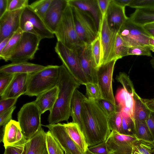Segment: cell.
Masks as SVG:
<instances>
[{
  "label": "cell",
  "instance_id": "cell-31",
  "mask_svg": "<svg viewBox=\"0 0 154 154\" xmlns=\"http://www.w3.org/2000/svg\"><path fill=\"white\" fill-rule=\"evenodd\" d=\"M134 136L138 140L154 143L153 137L145 121H135Z\"/></svg>",
  "mask_w": 154,
  "mask_h": 154
},
{
  "label": "cell",
  "instance_id": "cell-33",
  "mask_svg": "<svg viewBox=\"0 0 154 154\" xmlns=\"http://www.w3.org/2000/svg\"><path fill=\"white\" fill-rule=\"evenodd\" d=\"M154 143L138 140L133 145L131 154H152Z\"/></svg>",
  "mask_w": 154,
  "mask_h": 154
},
{
  "label": "cell",
  "instance_id": "cell-56",
  "mask_svg": "<svg viewBox=\"0 0 154 154\" xmlns=\"http://www.w3.org/2000/svg\"><path fill=\"white\" fill-rule=\"evenodd\" d=\"M11 36L6 38L0 42V52L5 46Z\"/></svg>",
  "mask_w": 154,
  "mask_h": 154
},
{
  "label": "cell",
  "instance_id": "cell-42",
  "mask_svg": "<svg viewBox=\"0 0 154 154\" xmlns=\"http://www.w3.org/2000/svg\"><path fill=\"white\" fill-rule=\"evenodd\" d=\"M27 142L17 143L5 147L3 154H26Z\"/></svg>",
  "mask_w": 154,
  "mask_h": 154
},
{
  "label": "cell",
  "instance_id": "cell-34",
  "mask_svg": "<svg viewBox=\"0 0 154 154\" xmlns=\"http://www.w3.org/2000/svg\"><path fill=\"white\" fill-rule=\"evenodd\" d=\"M122 126L120 134L134 136L135 122L133 117L123 113H122Z\"/></svg>",
  "mask_w": 154,
  "mask_h": 154
},
{
  "label": "cell",
  "instance_id": "cell-54",
  "mask_svg": "<svg viewBox=\"0 0 154 154\" xmlns=\"http://www.w3.org/2000/svg\"><path fill=\"white\" fill-rule=\"evenodd\" d=\"M148 107L152 111H154V98L151 99H143Z\"/></svg>",
  "mask_w": 154,
  "mask_h": 154
},
{
  "label": "cell",
  "instance_id": "cell-24",
  "mask_svg": "<svg viewBox=\"0 0 154 154\" xmlns=\"http://www.w3.org/2000/svg\"><path fill=\"white\" fill-rule=\"evenodd\" d=\"M63 124L70 138L82 152L86 153L88 146L85 135L79 125L72 122Z\"/></svg>",
  "mask_w": 154,
  "mask_h": 154
},
{
  "label": "cell",
  "instance_id": "cell-10",
  "mask_svg": "<svg viewBox=\"0 0 154 154\" xmlns=\"http://www.w3.org/2000/svg\"><path fill=\"white\" fill-rule=\"evenodd\" d=\"M42 39L35 34L23 32L20 42L9 61L11 63L27 62L33 59Z\"/></svg>",
  "mask_w": 154,
  "mask_h": 154
},
{
  "label": "cell",
  "instance_id": "cell-18",
  "mask_svg": "<svg viewBox=\"0 0 154 154\" xmlns=\"http://www.w3.org/2000/svg\"><path fill=\"white\" fill-rule=\"evenodd\" d=\"M125 8L115 0H111L105 17L107 24L112 30L118 32L128 18L125 14Z\"/></svg>",
  "mask_w": 154,
  "mask_h": 154
},
{
  "label": "cell",
  "instance_id": "cell-38",
  "mask_svg": "<svg viewBox=\"0 0 154 154\" xmlns=\"http://www.w3.org/2000/svg\"><path fill=\"white\" fill-rule=\"evenodd\" d=\"M108 118L110 130L115 131L120 133L122 122V115L121 111L118 108L117 111L115 113Z\"/></svg>",
  "mask_w": 154,
  "mask_h": 154
},
{
  "label": "cell",
  "instance_id": "cell-36",
  "mask_svg": "<svg viewBox=\"0 0 154 154\" xmlns=\"http://www.w3.org/2000/svg\"><path fill=\"white\" fill-rule=\"evenodd\" d=\"M52 0H39L35 1L30 5L29 7L32 10L43 20L45 14Z\"/></svg>",
  "mask_w": 154,
  "mask_h": 154
},
{
  "label": "cell",
  "instance_id": "cell-47",
  "mask_svg": "<svg viewBox=\"0 0 154 154\" xmlns=\"http://www.w3.org/2000/svg\"><path fill=\"white\" fill-rule=\"evenodd\" d=\"M15 74H1L0 75V95L3 93L8 86Z\"/></svg>",
  "mask_w": 154,
  "mask_h": 154
},
{
  "label": "cell",
  "instance_id": "cell-6",
  "mask_svg": "<svg viewBox=\"0 0 154 154\" xmlns=\"http://www.w3.org/2000/svg\"><path fill=\"white\" fill-rule=\"evenodd\" d=\"M75 29L82 44H91L99 35L95 21L89 13L72 7Z\"/></svg>",
  "mask_w": 154,
  "mask_h": 154
},
{
  "label": "cell",
  "instance_id": "cell-50",
  "mask_svg": "<svg viewBox=\"0 0 154 154\" xmlns=\"http://www.w3.org/2000/svg\"><path fill=\"white\" fill-rule=\"evenodd\" d=\"M102 19L105 17L111 0H97Z\"/></svg>",
  "mask_w": 154,
  "mask_h": 154
},
{
  "label": "cell",
  "instance_id": "cell-5",
  "mask_svg": "<svg viewBox=\"0 0 154 154\" xmlns=\"http://www.w3.org/2000/svg\"><path fill=\"white\" fill-rule=\"evenodd\" d=\"M41 112L35 101L24 104L17 113L22 132L28 140L42 128Z\"/></svg>",
  "mask_w": 154,
  "mask_h": 154
},
{
  "label": "cell",
  "instance_id": "cell-52",
  "mask_svg": "<svg viewBox=\"0 0 154 154\" xmlns=\"http://www.w3.org/2000/svg\"><path fill=\"white\" fill-rule=\"evenodd\" d=\"M142 26L150 36L154 38V22L147 23Z\"/></svg>",
  "mask_w": 154,
  "mask_h": 154
},
{
  "label": "cell",
  "instance_id": "cell-44",
  "mask_svg": "<svg viewBox=\"0 0 154 154\" xmlns=\"http://www.w3.org/2000/svg\"><path fill=\"white\" fill-rule=\"evenodd\" d=\"M86 154H109L105 141L88 147Z\"/></svg>",
  "mask_w": 154,
  "mask_h": 154
},
{
  "label": "cell",
  "instance_id": "cell-26",
  "mask_svg": "<svg viewBox=\"0 0 154 154\" xmlns=\"http://www.w3.org/2000/svg\"><path fill=\"white\" fill-rule=\"evenodd\" d=\"M87 98L77 89L74 92L71 103L70 116L72 122L77 124L82 132L81 112L83 102Z\"/></svg>",
  "mask_w": 154,
  "mask_h": 154
},
{
  "label": "cell",
  "instance_id": "cell-45",
  "mask_svg": "<svg viewBox=\"0 0 154 154\" xmlns=\"http://www.w3.org/2000/svg\"><path fill=\"white\" fill-rule=\"evenodd\" d=\"M28 0H8L7 11H12L23 9L28 6Z\"/></svg>",
  "mask_w": 154,
  "mask_h": 154
},
{
  "label": "cell",
  "instance_id": "cell-39",
  "mask_svg": "<svg viewBox=\"0 0 154 154\" xmlns=\"http://www.w3.org/2000/svg\"><path fill=\"white\" fill-rule=\"evenodd\" d=\"M91 45L92 55L97 68L102 64L101 45L99 35Z\"/></svg>",
  "mask_w": 154,
  "mask_h": 154
},
{
  "label": "cell",
  "instance_id": "cell-20",
  "mask_svg": "<svg viewBox=\"0 0 154 154\" xmlns=\"http://www.w3.org/2000/svg\"><path fill=\"white\" fill-rule=\"evenodd\" d=\"M29 74H16L11 82L3 93L1 99L20 97L24 94L27 88Z\"/></svg>",
  "mask_w": 154,
  "mask_h": 154
},
{
  "label": "cell",
  "instance_id": "cell-25",
  "mask_svg": "<svg viewBox=\"0 0 154 154\" xmlns=\"http://www.w3.org/2000/svg\"><path fill=\"white\" fill-rule=\"evenodd\" d=\"M58 91V87L56 85L37 96L34 101L42 114L47 110L50 112L52 110L55 104Z\"/></svg>",
  "mask_w": 154,
  "mask_h": 154
},
{
  "label": "cell",
  "instance_id": "cell-46",
  "mask_svg": "<svg viewBox=\"0 0 154 154\" xmlns=\"http://www.w3.org/2000/svg\"><path fill=\"white\" fill-rule=\"evenodd\" d=\"M151 50L149 48L142 47H128V55H135L151 56Z\"/></svg>",
  "mask_w": 154,
  "mask_h": 154
},
{
  "label": "cell",
  "instance_id": "cell-7",
  "mask_svg": "<svg viewBox=\"0 0 154 154\" xmlns=\"http://www.w3.org/2000/svg\"><path fill=\"white\" fill-rule=\"evenodd\" d=\"M118 33L127 47H146L154 52V48L149 44L150 36L142 26L133 22L129 17L122 26Z\"/></svg>",
  "mask_w": 154,
  "mask_h": 154
},
{
  "label": "cell",
  "instance_id": "cell-22",
  "mask_svg": "<svg viewBox=\"0 0 154 154\" xmlns=\"http://www.w3.org/2000/svg\"><path fill=\"white\" fill-rule=\"evenodd\" d=\"M45 67L28 62L11 63L1 66L0 73L5 74H31L44 69Z\"/></svg>",
  "mask_w": 154,
  "mask_h": 154
},
{
  "label": "cell",
  "instance_id": "cell-14",
  "mask_svg": "<svg viewBox=\"0 0 154 154\" xmlns=\"http://www.w3.org/2000/svg\"><path fill=\"white\" fill-rule=\"evenodd\" d=\"M75 50L88 82L98 84L97 68L92 55L91 45L82 44Z\"/></svg>",
  "mask_w": 154,
  "mask_h": 154
},
{
  "label": "cell",
  "instance_id": "cell-15",
  "mask_svg": "<svg viewBox=\"0 0 154 154\" xmlns=\"http://www.w3.org/2000/svg\"><path fill=\"white\" fill-rule=\"evenodd\" d=\"M48 128L66 154H86L82 152L69 137L63 124L58 123L45 125Z\"/></svg>",
  "mask_w": 154,
  "mask_h": 154
},
{
  "label": "cell",
  "instance_id": "cell-9",
  "mask_svg": "<svg viewBox=\"0 0 154 154\" xmlns=\"http://www.w3.org/2000/svg\"><path fill=\"white\" fill-rule=\"evenodd\" d=\"M55 51L63 64L80 85H85L88 82L82 69L75 50L70 49L57 41Z\"/></svg>",
  "mask_w": 154,
  "mask_h": 154
},
{
  "label": "cell",
  "instance_id": "cell-57",
  "mask_svg": "<svg viewBox=\"0 0 154 154\" xmlns=\"http://www.w3.org/2000/svg\"><path fill=\"white\" fill-rule=\"evenodd\" d=\"M149 45L154 48V38L150 36L149 38Z\"/></svg>",
  "mask_w": 154,
  "mask_h": 154
},
{
  "label": "cell",
  "instance_id": "cell-17",
  "mask_svg": "<svg viewBox=\"0 0 154 154\" xmlns=\"http://www.w3.org/2000/svg\"><path fill=\"white\" fill-rule=\"evenodd\" d=\"M68 5L67 0H52L46 12L43 21L54 34Z\"/></svg>",
  "mask_w": 154,
  "mask_h": 154
},
{
  "label": "cell",
  "instance_id": "cell-19",
  "mask_svg": "<svg viewBox=\"0 0 154 154\" xmlns=\"http://www.w3.org/2000/svg\"><path fill=\"white\" fill-rule=\"evenodd\" d=\"M27 140L22 132L18 121L12 119L6 125L3 138L5 147L17 143H26Z\"/></svg>",
  "mask_w": 154,
  "mask_h": 154
},
{
  "label": "cell",
  "instance_id": "cell-30",
  "mask_svg": "<svg viewBox=\"0 0 154 154\" xmlns=\"http://www.w3.org/2000/svg\"><path fill=\"white\" fill-rule=\"evenodd\" d=\"M129 18L133 22L142 26L154 22V9H136Z\"/></svg>",
  "mask_w": 154,
  "mask_h": 154
},
{
  "label": "cell",
  "instance_id": "cell-58",
  "mask_svg": "<svg viewBox=\"0 0 154 154\" xmlns=\"http://www.w3.org/2000/svg\"><path fill=\"white\" fill-rule=\"evenodd\" d=\"M152 154H154V151H153V152L152 153Z\"/></svg>",
  "mask_w": 154,
  "mask_h": 154
},
{
  "label": "cell",
  "instance_id": "cell-49",
  "mask_svg": "<svg viewBox=\"0 0 154 154\" xmlns=\"http://www.w3.org/2000/svg\"><path fill=\"white\" fill-rule=\"evenodd\" d=\"M19 97L0 99V114L15 106Z\"/></svg>",
  "mask_w": 154,
  "mask_h": 154
},
{
  "label": "cell",
  "instance_id": "cell-3",
  "mask_svg": "<svg viewBox=\"0 0 154 154\" xmlns=\"http://www.w3.org/2000/svg\"><path fill=\"white\" fill-rule=\"evenodd\" d=\"M60 69V66L48 65L41 70L29 74L24 95L37 97L56 86Z\"/></svg>",
  "mask_w": 154,
  "mask_h": 154
},
{
  "label": "cell",
  "instance_id": "cell-37",
  "mask_svg": "<svg viewBox=\"0 0 154 154\" xmlns=\"http://www.w3.org/2000/svg\"><path fill=\"white\" fill-rule=\"evenodd\" d=\"M128 47L125 44L119 34L117 35L114 48L115 58L117 60L123 57L128 56Z\"/></svg>",
  "mask_w": 154,
  "mask_h": 154
},
{
  "label": "cell",
  "instance_id": "cell-40",
  "mask_svg": "<svg viewBox=\"0 0 154 154\" xmlns=\"http://www.w3.org/2000/svg\"><path fill=\"white\" fill-rule=\"evenodd\" d=\"M116 79L122 84L123 88L125 91L133 95L135 90L133 83L128 75L124 72H120Z\"/></svg>",
  "mask_w": 154,
  "mask_h": 154
},
{
  "label": "cell",
  "instance_id": "cell-1",
  "mask_svg": "<svg viewBox=\"0 0 154 154\" xmlns=\"http://www.w3.org/2000/svg\"><path fill=\"white\" fill-rule=\"evenodd\" d=\"M83 132L88 147L105 141L111 133L108 117L97 103L87 98L81 112Z\"/></svg>",
  "mask_w": 154,
  "mask_h": 154
},
{
  "label": "cell",
  "instance_id": "cell-51",
  "mask_svg": "<svg viewBox=\"0 0 154 154\" xmlns=\"http://www.w3.org/2000/svg\"><path fill=\"white\" fill-rule=\"evenodd\" d=\"M146 122L154 139V111H151Z\"/></svg>",
  "mask_w": 154,
  "mask_h": 154
},
{
  "label": "cell",
  "instance_id": "cell-35",
  "mask_svg": "<svg viewBox=\"0 0 154 154\" xmlns=\"http://www.w3.org/2000/svg\"><path fill=\"white\" fill-rule=\"evenodd\" d=\"M85 85L87 97L88 99L96 102L103 98L100 88L98 84L88 82Z\"/></svg>",
  "mask_w": 154,
  "mask_h": 154
},
{
  "label": "cell",
  "instance_id": "cell-59",
  "mask_svg": "<svg viewBox=\"0 0 154 154\" xmlns=\"http://www.w3.org/2000/svg\"></svg>",
  "mask_w": 154,
  "mask_h": 154
},
{
  "label": "cell",
  "instance_id": "cell-12",
  "mask_svg": "<svg viewBox=\"0 0 154 154\" xmlns=\"http://www.w3.org/2000/svg\"><path fill=\"white\" fill-rule=\"evenodd\" d=\"M98 32L100 42L102 64L116 59L114 48L118 32L112 30L109 27L105 16L102 20Z\"/></svg>",
  "mask_w": 154,
  "mask_h": 154
},
{
  "label": "cell",
  "instance_id": "cell-32",
  "mask_svg": "<svg viewBox=\"0 0 154 154\" xmlns=\"http://www.w3.org/2000/svg\"><path fill=\"white\" fill-rule=\"evenodd\" d=\"M45 137L48 154H65L60 144L49 130L45 132Z\"/></svg>",
  "mask_w": 154,
  "mask_h": 154
},
{
  "label": "cell",
  "instance_id": "cell-23",
  "mask_svg": "<svg viewBox=\"0 0 154 154\" xmlns=\"http://www.w3.org/2000/svg\"><path fill=\"white\" fill-rule=\"evenodd\" d=\"M45 132L41 128L28 140L26 154H48L45 143Z\"/></svg>",
  "mask_w": 154,
  "mask_h": 154
},
{
  "label": "cell",
  "instance_id": "cell-55",
  "mask_svg": "<svg viewBox=\"0 0 154 154\" xmlns=\"http://www.w3.org/2000/svg\"><path fill=\"white\" fill-rule=\"evenodd\" d=\"M116 2L121 6L125 7L128 6L131 0H115Z\"/></svg>",
  "mask_w": 154,
  "mask_h": 154
},
{
  "label": "cell",
  "instance_id": "cell-13",
  "mask_svg": "<svg viewBox=\"0 0 154 154\" xmlns=\"http://www.w3.org/2000/svg\"><path fill=\"white\" fill-rule=\"evenodd\" d=\"M138 140L134 136L112 131L105 142L109 154H131L132 145Z\"/></svg>",
  "mask_w": 154,
  "mask_h": 154
},
{
  "label": "cell",
  "instance_id": "cell-2",
  "mask_svg": "<svg viewBox=\"0 0 154 154\" xmlns=\"http://www.w3.org/2000/svg\"><path fill=\"white\" fill-rule=\"evenodd\" d=\"M80 85L63 64L60 66L59 76L56 85L58 91L55 104L48 117L49 124L68 121L70 116L71 103L73 94Z\"/></svg>",
  "mask_w": 154,
  "mask_h": 154
},
{
  "label": "cell",
  "instance_id": "cell-4",
  "mask_svg": "<svg viewBox=\"0 0 154 154\" xmlns=\"http://www.w3.org/2000/svg\"><path fill=\"white\" fill-rule=\"evenodd\" d=\"M57 41L75 50L82 45L76 32L72 8L68 4L54 33Z\"/></svg>",
  "mask_w": 154,
  "mask_h": 154
},
{
  "label": "cell",
  "instance_id": "cell-27",
  "mask_svg": "<svg viewBox=\"0 0 154 154\" xmlns=\"http://www.w3.org/2000/svg\"><path fill=\"white\" fill-rule=\"evenodd\" d=\"M133 96L122 88L117 90L115 97L116 102L118 103L117 106L118 109L122 113L130 115L132 117L134 106Z\"/></svg>",
  "mask_w": 154,
  "mask_h": 154
},
{
  "label": "cell",
  "instance_id": "cell-16",
  "mask_svg": "<svg viewBox=\"0 0 154 154\" xmlns=\"http://www.w3.org/2000/svg\"><path fill=\"white\" fill-rule=\"evenodd\" d=\"M24 8L7 11L0 17V42L11 36L20 28V17Z\"/></svg>",
  "mask_w": 154,
  "mask_h": 154
},
{
  "label": "cell",
  "instance_id": "cell-21",
  "mask_svg": "<svg viewBox=\"0 0 154 154\" xmlns=\"http://www.w3.org/2000/svg\"><path fill=\"white\" fill-rule=\"evenodd\" d=\"M68 5L90 14L94 18L98 31L102 21V15L97 0H67Z\"/></svg>",
  "mask_w": 154,
  "mask_h": 154
},
{
  "label": "cell",
  "instance_id": "cell-53",
  "mask_svg": "<svg viewBox=\"0 0 154 154\" xmlns=\"http://www.w3.org/2000/svg\"><path fill=\"white\" fill-rule=\"evenodd\" d=\"M8 0H0V17L7 11Z\"/></svg>",
  "mask_w": 154,
  "mask_h": 154
},
{
  "label": "cell",
  "instance_id": "cell-8",
  "mask_svg": "<svg viewBox=\"0 0 154 154\" xmlns=\"http://www.w3.org/2000/svg\"><path fill=\"white\" fill-rule=\"evenodd\" d=\"M20 28L23 32L31 33L42 39L54 38V33L45 24L43 20L35 13L29 5L25 7L22 13Z\"/></svg>",
  "mask_w": 154,
  "mask_h": 154
},
{
  "label": "cell",
  "instance_id": "cell-41",
  "mask_svg": "<svg viewBox=\"0 0 154 154\" xmlns=\"http://www.w3.org/2000/svg\"><path fill=\"white\" fill-rule=\"evenodd\" d=\"M96 102L108 117L114 114L118 110L116 104L114 105L105 99H101Z\"/></svg>",
  "mask_w": 154,
  "mask_h": 154
},
{
  "label": "cell",
  "instance_id": "cell-29",
  "mask_svg": "<svg viewBox=\"0 0 154 154\" xmlns=\"http://www.w3.org/2000/svg\"><path fill=\"white\" fill-rule=\"evenodd\" d=\"M23 32L20 28L11 37L7 44L0 52V58L7 62L9 61L21 38Z\"/></svg>",
  "mask_w": 154,
  "mask_h": 154
},
{
  "label": "cell",
  "instance_id": "cell-48",
  "mask_svg": "<svg viewBox=\"0 0 154 154\" xmlns=\"http://www.w3.org/2000/svg\"><path fill=\"white\" fill-rule=\"evenodd\" d=\"M16 108V106H14L0 114V126H2L4 128L6 125L12 120V114Z\"/></svg>",
  "mask_w": 154,
  "mask_h": 154
},
{
  "label": "cell",
  "instance_id": "cell-11",
  "mask_svg": "<svg viewBox=\"0 0 154 154\" xmlns=\"http://www.w3.org/2000/svg\"><path fill=\"white\" fill-rule=\"evenodd\" d=\"M117 60H113L101 64L97 68L98 84L100 88L103 98L116 105L113 93L112 76L115 64Z\"/></svg>",
  "mask_w": 154,
  "mask_h": 154
},
{
  "label": "cell",
  "instance_id": "cell-28",
  "mask_svg": "<svg viewBox=\"0 0 154 154\" xmlns=\"http://www.w3.org/2000/svg\"><path fill=\"white\" fill-rule=\"evenodd\" d=\"M134 106L133 117L135 121H145L151 111L142 98L134 91Z\"/></svg>",
  "mask_w": 154,
  "mask_h": 154
},
{
  "label": "cell",
  "instance_id": "cell-43",
  "mask_svg": "<svg viewBox=\"0 0 154 154\" xmlns=\"http://www.w3.org/2000/svg\"><path fill=\"white\" fill-rule=\"evenodd\" d=\"M128 6L136 9L154 8V0H131Z\"/></svg>",
  "mask_w": 154,
  "mask_h": 154
},
{
  "label": "cell",
  "instance_id": "cell-60",
  "mask_svg": "<svg viewBox=\"0 0 154 154\" xmlns=\"http://www.w3.org/2000/svg\"></svg>",
  "mask_w": 154,
  "mask_h": 154
}]
</instances>
